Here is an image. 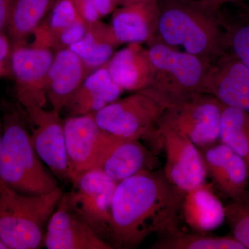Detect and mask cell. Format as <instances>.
<instances>
[{
	"label": "cell",
	"instance_id": "6da1fadb",
	"mask_svg": "<svg viewBox=\"0 0 249 249\" xmlns=\"http://www.w3.org/2000/svg\"><path fill=\"white\" fill-rule=\"evenodd\" d=\"M184 192L174 186L163 170H143L118 183L111 205L109 244L134 249L145 239L178 231Z\"/></svg>",
	"mask_w": 249,
	"mask_h": 249
},
{
	"label": "cell",
	"instance_id": "7a4b0ae2",
	"mask_svg": "<svg viewBox=\"0 0 249 249\" xmlns=\"http://www.w3.org/2000/svg\"><path fill=\"white\" fill-rule=\"evenodd\" d=\"M155 41L213 64L225 54L217 9L196 0H157ZM154 41V42H155Z\"/></svg>",
	"mask_w": 249,
	"mask_h": 249
},
{
	"label": "cell",
	"instance_id": "3957f363",
	"mask_svg": "<svg viewBox=\"0 0 249 249\" xmlns=\"http://www.w3.org/2000/svg\"><path fill=\"white\" fill-rule=\"evenodd\" d=\"M1 122L0 181L27 196L48 194L58 188L56 177L33 146L27 116L19 103L5 111Z\"/></svg>",
	"mask_w": 249,
	"mask_h": 249
},
{
	"label": "cell",
	"instance_id": "277c9868",
	"mask_svg": "<svg viewBox=\"0 0 249 249\" xmlns=\"http://www.w3.org/2000/svg\"><path fill=\"white\" fill-rule=\"evenodd\" d=\"M63 193L59 186L48 194L27 196L0 181V240L9 249L45 246L47 224Z\"/></svg>",
	"mask_w": 249,
	"mask_h": 249
},
{
	"label": "cell",
	"instance_id": "5b68a950",
	"mask_svg": "<svg viewBox=\"0 0 249 249\" xmlns=\"http://www.w3.org/2000/svg\"><path fill=\"white\" fill-rule=\"evenodd\" d=\"M147 50L153 76L148 88L141 91L165 107L205 93V79L212 64L158 41L150 43Z\"/></svg>",
	"mask_w": 249,
	"mask_h": 249
},
{
	"label": "cell",
	"instance_id": "8992f818",
	"mask_svg": "<svg viewBox=\"0 0 249 249\" xmlns=\"http://www.w3.org/2000/svg\"><path fill=\"white\" fill-rule=\"evenodd\" d=\"M223 106L209 93H198L165 108L155 128L175 131L204 149L219 140Z\"/></svg>",
	"mask_w": 249,
	"mask_h": 249
},
{
	"label": "cell",
	"instance_id": "52a82bcc",
	"mask_svg": "<svg viewBox=\"0 0 249 249\" xmlns=\"http://www.w3.org/2000/svg\"><path fill=\"white\" fill-rule=\"evenodd\" d=\"M165 107L142 91H137L95 114L100 128L124 139H142L155 128Z\"/></svg>",
	"mask_w": 249,
	"mask_h": 249
},
{
	"label": "cell",
	"instance_id": "ba28073f",
	"mask_svg": "<svg viewBox=\"0 0 249 249\" xmlns=\"http://www.w3.org/2000/svg\"><path fill=\"white\" fill-rule=\"evenodd\" d=\"M54 55L53 49L36 42L12 49L11 64L15 91L18 103L25 112L45 107L46 79Z\"/></svg>",
	"mask_w": 249,
	"mask_h": 249
},
{
	"label": "cell",
	"instance_id": "9c48e42d",
	"mask_svg": "<svg viewBox=\"0 0 249 249\" xmlns=\"http://www.w3.org/2000/svg\"><path fill=\"white\" fill-rule=\"evenodd\" d=\"M72 183V191L65 193L72 206L93 231L109 244L111 205L118 183L98 168L85 172Z\"/></svg>",
	"mask_w": 249,
	"mask_h": 249
},
{
	"label": "cell",
	"instance_id": "30bf717a",
	"mask_svg": "<svg viewBox=\"0 0 249 249\" xmlns=\"http://www.w3.org/2000/svg\"><path fill=\"white\" fill-rule=\"evenodd\" d=\"M155 137L163 144L166 156L163 173L174 186L186 193L206 182L202 154L193 142L168 129L155 128L146 139Z\"/></svg>",
	"mask_w": 249,
	"mask_h": 249
},
{
	"label": "cell",
	"instance_id": "8fae6325",
	"mask_svg": "<svg viewBox=\"0 0 249 249\" xmlns=\"http://www.w3.org/2000/svg\"><path fill=\"white\" fill-rule=\"evenodd\" d=\"M69 180L98 166L109 133L98 125L95 114L69 116L64 123Z\"/></svg>",
	"mask_w": 249,
	"mask_h": 249
},
{
	"label": "cell",
	"instance_id": "7c38bea8",
	"mask_svg": "<svg viewBox=\"0 0 249 249\" xmlns=\"http://www.w3.org/2000/svg\"><path fill=\"white\" fill-rule=\"evenodd\" d=\"M25 112V111H24ZM31 142L41 160L59 179L69 180L64 123L60 113L38 108L25 112Z\"/></svg>",
	"mask_w": 249,
	"mask_h": 249
},
{
	"label": "cell",
	"instance_id": "4fadbf2b",
	"mask_svg": "<svg viewBox=\"0 0 249 249\" xmlns=\"http://www.w3.org/2000/svg\"><path fill=\"white\" fill-rule=\"evenodd\" d=\"M45 247L48 249H112L103 240L62 195L46 229Z\"/></svg>",
	"mask_w": 249,
	"mask_h": 249
},
{
	"label": "cell",
	"instance_id": "5bb4252c",
	"mask_svg": "<svg viewBox=\"0 0 249 249\" xmlns=\"http://www.w3.org/2000/svg\"><path fill=\"white\" fill-rule=\"evenodd\" d=\"M204 93L224 106L249 113V69L233 55L224 54L210 67Z\"/></svg>",
	"mask_w": 249,
	"mask_h": 249
},
{
	"label": "cell",
	"instance_id": "9a60e30c",
	"mask_svg": "<svg viewBox=\"0 0 249 249\" xmlns=\"http://www.w3.org/2000/svg\"><path fill=\"white\" fill-rule=\"evenodd\" d=\"M157 165L155 154L142 145L140 139L120 138L110 134L97 168L119 183L143 170H153Z\"/></svg>",
	"mask_w": 249,
	"mask_h": 249
},
{
	"label": "cell",
	"instance_id": "2e32d148",
	"mask_svg": "<svg viewBox=\"0 0 249 249\" xmlns=\"http://www.w3.org/2000/svg\"><path fill=\"white\" fill-rule=\"evenodd\" d=\"M200 150L207 175L218 191L231 201L240 199L249 184V172L244 160L222 142Z\"/></svg>",
	"mask_w": 249,
	"mask_h": 249
},
{
	"label": "cell",
	"instance_id": "e0dca14e",
	"mask_svg": "<svg viewBox=\"0 0 249 249\" xmlns=\"http://www.w3.org/2000/svg\"><path fill=\"white\" fill-rule=\"evenodd\" d=\"M88 24L77 9L74 0L55 1L47 23L34 32L35 42L58 52L70 48L86 34Z\"/></svg>",
	"mask_w": 249,
	"mask_h": 249
},
{
	"label": "cell",
	"instance_id": "ac0fdd59",
	"mask_svg": "<svg viewBox=\"0 0 249 249\" xmlns=\"http://www.w3.org/2000/svg\"><path fill=\"white\" fill-rule=\"evenodd\" d=\"M157 16V0H140L114 10L111 29L120 44H150L155 40Z\"/></svg>",
	"mask_w": 249,
	"mask_h": 249
},
{
	"label": "cell",
	"instance_id": "d6986e66",
	"mask_svg": "<svg viewBox=\"0 0 249 249\" xmlns=\"http://www.w3.org/2000/svg\"><path fill=\"white\" fill-rule=\"evenodd\" d=\"M88 76L83 62L71 49L55 52L46 79L47 101L61 114L65 105Z\"/></svg>",
	"mask_w": 249,
	"mask_h": 249
},
{
	"label": "cell",
	"instance_id": "ffe728a7",
	"mask_svg": "<svg viewBox=\"0 0 249 249\" xmlns=\"http://www.w3.org/2000/svg\"><path fill=\"white\" fill-rule=\"evenodd\" d=\"M107 67L111 78L124 91H142L151 83L153 68L148 50L142 44H128L115 52Z\"/></svg>",
	"mask_w": 249,
	"mask_h": 249
},
{
	"label": "cell",
	"instance_id": "44dd1931",
	"mask_svg": "<svg viewBox=\"0 0 249 249\" xmlns=\"http://www.w3.org/2000/svg\"><path fill=\"white\" fill-rule=\"evenodd\" d=\"M124 91L111 78L106 64L87 76L63 110H66L69 116L96 114L119 99Z\"/></svg>",
	"mask_w": 249,
	"mask_h": 249
},
{
	"label": "cell",
	"instance_id": "7402d4cb",
	"mask_svg": "<svg viewBox=\"0 0 249 249\" xmlns=\"http://www.w3.org/2000/svg\"><path fill=\"white\" fill-rule=\"evenodd\" d=\"M181 218L194 232L207 233L226 219L225 208L216 196L213 184L205 182L185 193Z\"/></svg>",
	"mask_w": 249,
	"mask_h": 249
},
{
	"label": "cell",
	"instance_id": "603a6c76",
	"mask_svg": "<svg viewBox=\"0 0 249 249\" xmlns=\"http://www.w3.org/2000/svg\"><path fill=\"white\" fill-rule=\"evenodd\" d=\"M119 45L111 25L98 21L88 24L83 38L69 49L79 57L88 76L107 64Z\"/></svg>",
	"mask_w": 249,
	"mask_h": 249
},
{
	"label": "cell",
	"instance_id": "cb8c5ba5",
	"mask_svg": "<svg viewBox=\"0 0 249 249\" xmlns=\"http://www.w3.org/2000/svg\"><path fill=\"white\" fill-rule=\"evenodd\" d=\"M55 3V0H10L7 29L12 49L26 44Z\"/></svg>",
	"mask_w": 249,
	"mask_h": 249
},
{
	"label": "cell",
	"instance_id": "d4e9b609",
	"mask_svg": "<svg viewBox=\"0 0 249 249\" xmlns=\"http://www.w3.org/2000/svg\"><path fill=\"white\" fill-rule=\"evenodd\" d=\"M219 140L244 160L249 175V113L224 105Z\"/></svg>",
	"mask_w": 249,
	"mask_h": 249
},
{
	"label": "cell",
	"instance_id": "484cf974",
	"mask_svg": "<svg viewBox=\"0 0 249 249\" xmlns=\"http://www.w3.org/2000/svg\"><path fill=\"white\" fill-rule=\"evenodd\" d=\"M152 249H246L233 236L217 237L178 231L159 237Z\"/></svg>",
	"mask_w": 249,
	"mask_h": 249
},
{
	"label": "cell",
	"instance_id": "4316f807",
	"mask_svg": "<svg viewBox=\"0 0 249 249\" xmlns=\"http://www.w3.org/2000/svg\"><path fill=\"white\" fill-rule=\"evenodd\" d=\"M224 208L232 235L249 249V188L240 199L231 201Z\"/></svg>",
	"mask_w": 249,
	"mask_h": 249
},
{
	"label": "cell",
	"instance_id": "83f0119b",
	"mask_svg": "<svg viewBox=\"0 0 249 249\" xmlns=\"http://www.w3.org/2000/svg\"><path fill=\"white\" fill-rule=\"evenodd\" d=\"M225 40L232 55L249 69V20L229 28Z\"/></svg>",
	"mask_w": 249,
	"mask_h": 249
},
{
	"label": "cell",
	"instance_id": "f1b7e54d",
	"mask_svg": "<svg viewBox=\"0 0 249 249\" xmlns=\"http://www.w3.org/2000/svg\"><path fill=\"white\" fill-rule=\"evenodd\" d=\"M80 14L88 24L113 13L117 4L115 0H74Z\"/></svg>",
	"mask_w": 249,
	"mask_h": 249
},
{
	"label": "cell",
	"instance_id": "f546056e",
	"mask_svg": "<svg viewBox=\"0 0 249 249\" xmlns=\"http://www.w3.org/2000/svg\"><path fill=\"white\" fill-rule=\"evenodd\" d=\"M12 45L9 36L0 33V78L12 74L11 58Z\"/></svg>",
	"mask_w": 249,
	"mask_h": 249
},
{
	"label": "cell",
	"instance_id": "4dcf8cb0",
	"mask_svg": "<svg viewBox=\"0 0 249 249\" xmlns=\"http://www.w3.org/2000/svg\"><path fill=\"white\" fill-rule=\"evenodd\" d=\"M10 0H0V33L7 29L10 19Z\"/></svg>",
	"mask_w": 249,
	"mask_h": 249
},
{
	"label": "cell",
	"instance_id": "1f68e13d",
	"mask_svg": "<svg viewBox=\"0 0 249 249\" xmlns=\"http://www.w3.org/2000/svg\"><path fill=\"white\" fill-rule=\"evenodd\" d=\"M139 1H140V0H115L116 4L117 5H121V6L133 4V3Z\"/></svg>",
	"mask_w": 249,
	"mask_h": 249
},
{
	"label": "cell",
	"instance_id": "d6a6232c",
	"mask_svg": "<svg viewBox=\"0 0 249 249\" xmlns=\"http://www.w3.org/2000/svg\"><path fill=\"white\" fill-rule=\"evenodd\" d=\"M237 1H240V0H215V6L217 9H219L222 5Z\"/></svg>",
	"mask_w": 249,
	"mask_h": 249
},
{
	"label": "cell",
	"instance_id": "836d02e7",
	"mask_svg": "<svg viewBox=\"0 0 249 249\" xmlns=\"http://www.w3.org/2000/svg\"><path fill=\"white\" fill-rule=\"evenodd\" d=\"M196 1H201V2L206 3V4L211 5L214 9H218L215 6V0H196Z\"/></svg>",
	"mask_w": 249,
	"mask_h": 249
},
{
	"label": "cell",
	"instance_id": "e575fe53",
	"mask_svg": "<svg viewBox=\"0 0 249 249\" xmlns=\"http://www.w3.org/2000/svg\"><path fill=\"white\" fill-rule=\"evenodd\" d=\"M1 141H2V122L0 121V150H1Z\"/></svg>",
	"mask_w": 249,
	"mask_h": 249
},
{
	"label": "cell",
	"instance_id": "d590c367",
	"mask_svg": "<svg viewBox=\"0 0 249 249\" xmlns=\"http://www.w3.org/2000/svg\"><path fill=\"white\" fill-rule=\"evenodd\" d=\"M0 249H9L7 246L5 245L4 242H3L1 240H0Z\"/></svg>",
	"mask_w": 249,
	"mask_h": 249
},
{
	"label": "cell",
	"instance_id": "8d00e7d4",
	"mask_svg": "<svg viewBox=\"0 0 249 249\" xmlns=\"http://www.w3.org/2000/svg\"><path fill=\"white\" fill-rule=\"evenodd\" d=\"M247 15H248V16H249V9L248 13H247Z\"/></svg>",
	"mask_w": 249,
	"mask_h": 249
}]
</instances>
